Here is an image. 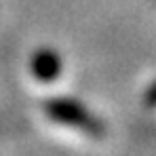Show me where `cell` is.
I'll return each mask as SVG.
<instances>
[{
  "label": "cell",
  "instance_id": "cell-3",
  "mask_svg": "<svg viewBox=\"0 0 156 156\" xmlns=\"http://www.w3.org/2000/svg\"><path fill=\"white\" fill-rule=\"evenodd\" d=\"M146 99H148V104H154V101H156V84L150 89V93H148V97H146Z\"/></svg>",
  "mask_w": 156,
  "mask_h": 156
},
{
  "label": "cell",
  "instance_id": "cell-1",
  "mask_svg": "<svg viewBox=\"0 0 156 156\" xmlns=\"http://www.w3.org/2000/svg\"><path fill=\"white\" fill-rule=\"evenodd\" d=\"M44 110H47V114L51 118L63 122V125H72V127L84 129L89 133H101V122L91 112H87L78 101H72V99H49L44 104Z\"/></svg>",
  "mask_w": 156,
  "mask_h": 156
},
{
  "label": "cell",
  "instance_id": "cell-2",
  "mask_svg": "<svg viewBox=\"0 0 156 156\" xmlns=\"http://www.w3.org/2000/svg\"><path fill=\"white\" fill-rule=\"evenodd\" d=\"M59 70H61V61H59V55L51 49H42L34 55L32 59V72L34 76L49 82L53 78L59 76Z\"/></svg>",
  "mask_w": 156,
  "mask_h": 156
}]
</instances>
